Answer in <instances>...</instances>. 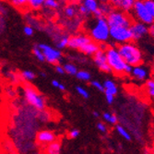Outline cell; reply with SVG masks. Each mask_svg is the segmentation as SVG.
Returning <instances> with one entry per match:
<instances>
[{"instance_id": "obj_1", "label": "cell", "mask_w": 154, "mask_h": 154, "mask_svg": "<svg viewBox=\"0 0 154 154\" xmlns=\"http://www.w3.org/2000/svg\"><path fill=\"white\" fill-rule=\"evenodd\" d=\"M82 28L92 41L99 45L106 44L110 40V26L105 17L87 18Z\"/></svg>"}, {"instance_id": "obj_2", "label": "cell", "mask_w": 154, "mask_h": 154, "mask_svg": "<svg viewBox=\"0 0 154 154\" xmlns=\"http://www.w3.org/2000/svg\"><path fill=\"white\" fill-rule=\"evenodd\" d=\"M104 50L106 53L107 61L109 66L111 67L112 73L117 77L130 75L132 66L125 63V61L123 59L121 54H119L116 46L107 45Z\"/></svg>"}, {"instance_id": "obj_3", "label": "cell", "mask_w": 154, "mask_h": 154, "mask_svg": "<svg viewBox=\"0 0 154 154\" xmlns=\"http://www.w3.org/2000/svg\"><path fill=\"white\" fill-rule=\"evenodd\" d=\"M117 50L125 63L131 66L143 64L144 54L141 49L138 47L136 42L130 41L128 43L118 45Z\"/></svg>"}, {"instance_id": "obj_4", "label": "cell", "mask_w": 154, "mask_h": 154, "mask_svg": "<svg viewBox=\"0 0 154 154\" xmlns=\"http://www.w3.org/2000/svg\"><path fill=\"white\" fill-rule=\"evenodd\" d=\"M24 100L27 104L37 109L44 110L46 108L45 98L29 82H25L22 86Z\"/></svg>"}, {"instance_id": "obj_5", "label": "cell", "mask_w": 154, "mask_h": 154, "mask_svg": "<svg viewBox=\"0 0 154 154\" xmlns=\"http://www.w3.org/2000/svg\"><path fill=\"white\" fill-rule=\"evenodd\" d=\"M110 27H130L134 21L130 12L114 8L105 17Z\"/></svg>"}, {"instance_id": "obj_6", "label": "cell", "mask_w": 154, "mask_h": 154, "mask_svg": "<svg viewBox=\"0 0 154 154\" xmlns=\"http://www.w3.org/2000/svg\"><path fill=\"white\" fill-rule=\"evenodd\" d=\"M130 14L134 20L145 23L147 25H149L154 21L150 14L149 13L143 0H136L130 11Z\"/></svg>"}, {"instance_id": "obj_7", "label": "cell", "mask_w": 154, "mask_h": 154, "mask_svg": "<svg viewBox=\"0 0 154 154\" xmlns=\"http://www.w3.org/2000/svg\"><path fill=\"white\" fill-rule=\"evenodd\" d=\"M110 40L116 45L133 41L129 27H110Z\"/></svg>"}, {"instance_id": "obj_8", "label": "cell", "mask_w": 154, "mask_h": 154, "mask_svg": "<svg viewBox=\"0 0 154 154\" xmlns=\"http://www.w3.org/2000/svg\"><path fill=\"white\" fill-rule=\"evenodd\" d=\"M37 45L40 47L42 51H43L45 57V62L51 65H54V66L60 64L63 58V54L61 50L57 49V47H53L46 44H39Z\"/></svg>"}, {"instance_id": "obj_9", "label": "cell", "mask_w": 154, "mask_h": 154, "mask_svg": "<svg viewBox=\"0 0 154 154\" xmlns=\"http://www.w3.org/2000/svg\"><path fill=\"white\" fill-rule=\"evenodd\" d=\"M91 41V37L85 32H78L70 34L67 47L72 50H77L80 53L83 47L88 43H90Z\"/></svg>"}, {"instance_id": "obj_10", "label": "cell", "mask_w": 154, "mask_h": 154, "mask_svg": "<svg viewBox=\"0 0 154 154\" xmlns=\"http://www.w3.org/2000/svg\"><path fill=\"white\" fill-rule=\"evenodd\" d=\"M129 29L131 31L132 39L134 42H138L142 40L145 36L149 35V25L134 20L130 25Z\"/></svg>"}, {"instance_id": "obj_11", "label": "cell", "mask_w": 154, "mask_h": 154, "mask_svg": "<svg viewBox=\"0 0 154 154\" xmlns=\"http://www.w3.org/2000/svg\"><path fill=\"white\" fill-rule=\"evenodd\" d=\"M92 60L96 66L99 68V70L104 73H112L111 67L109 66L107 57H106V53L104 49L100 48L93 55H92Z\"/></svg>"}, {"instance_id": "obj_12", "label": "cell", "mask_w": 154, "mask_h": 154, "mask_svg": "<svg viewBox=\"0 0 154 154\" xmlns=\"http://www.w3.org/2000/svg\"><path fill=\"white\" fill-rule=\"evenodd\" d=\"M57 135L54 131L51 130H41L38 131L35 135V145L37 148L42 149L45 147L46 145L50 144L54 140L57 139Z\"/></svg>"}, {"instance_id": "obj_13", "label": "cell", "mask_w": 154, "mask_h": 154, "mask_svg": "<svg viewBox=\"0 0 154 154\" xmlns=\"http://www.w3.org/2000/svg\"><path fill=\"white\" fill-rule=\"evenodd\" d=\"M130 76L134 79H136L137 81L143 82V81H146L149 78L151 77V72H150L149 68L147 66H145L143 64H140V65L132 66V70H131Z\"/></svg>"}, {"instance_id": "obj_14", "label": "cell", "mask_w": 154, "mask_h": 154, "mask_svg": "<svg viewBox=\"0 0 154 154\" xmlns=\"http://www.w3.org/2000/svg\"><path fill=\"white\" fill-rule=\"evenodd\" d=\"M24 20L28 25L32 26L34 30H37L40 32L45 30V22L40 17L35 15V14L30 12V10H28L24 13Z\"/></svg>"}, {"instance_id": "obj_15", "label": "cell", "mask_w": 154, "mask_h": 154, "mask_svg": "<svg viewBox=\"0 0 154 154\" xmlns=\"http://www.w3.org/2000/svg\"><path fill=\"white\" fill-rule=\"evenodd\" d=\"M62 9V18L63 19H74L78 17L79 14V3L68 0L66 3L63 6Z\"/></svg>"}, {"instance_id": "obj_16", "label": "cell", "mask_w": 154, "mask_h": 154, "mask_svg": "<svg viewBox=\"0 0 154 154\" xmlns=\"http://www.w3.org/2000/svg\"><path fill=\"white\" fill-rule=\"evenodd\" d=\"M61 146H62V139L57 137L55 140L46 145L45 147L40 149V153L41 154H60Z\"/></svg>"}, {"instance_id": "obj_17", "label": "cell", "mask_w": 154, "mask_h": 154, "mask_svg": "<svg viewBox=\"0 0 154 154\" xmlns=\"http://www.w3.org/2000/svg\"><path fill=\"white\" fill-rule=\"evenodd\" d=\"M136 0H110V4L114 8L120 9L125 12H130Z\"/></svg>"}, {"instance_id": "obj_18", "label": "cell", "mask_w": 154, "mask_h": 154, "mask_svg": "<svg viewBox=\"0 0 154 154\" xmlns=\"http://www.w3.org/2000/svg\"><path fill=\"white\" fill-rule=\"evenodd\" d=\"M103 87L104 94H110L115 97L118 94V86L113 79H105L103 81Z\"/></svg>"}, {"instance_id": "obj_19", "label": "cell", "mask_w": 154, "mask_h": 154, "mask_svg": "<svg viewBox=\"0 0 154 154\" xmlns=\"http://www.w3.org/2000/svg\"><path fill=\"white\" fill-rule=\"evenodd\" d=\"M66 3V0H45L44 4V8L57 11L63 8V6Z\"/></svg>"}, {"instance_id": "obj_20", "label": "cell", "mask_w": 154, "mask_h": 154, "mask_svg": "<svg viewBox=\"0 0 154 154\" xmlns=\"http://www.w3.org/2000/svg\"><path fill=\"white\" fill-rule=\"evenodd\" d=\"M82 4L85 6L91 16H94L95 13L99 10L100 3L98 0H85L84 2H82Z\"/></svg>"}, {"instance_id": "obj_21", "label": "cell", "mask_w": 154, "mask_h": 154, "mask_svg": "<svg viewBox=\"0 0 154 154\" xmlns=\"http://www.w3.org/2000/svg\"><path fill=\"white\" fill-rule=\"evenodd\" d=\"M53 114L50 111L44 109V110H39L38 114H37V120L43 122V123H47L50 122L51 120H53Z\"/></svg>"}, {"instance_id": "obj_22", "label": "cell", "mask_w": 154, "mask_h": 154, "mask_svg": "<svg viewBox=\"0 0 154 154\" xmlns=\"http://www.w3.org/2000/svg\"><path fill=\"white\" fill-rule=\"evenodd\" d=\"M8 1L12 7L20 11L26 12L29 10V8H28V0H8Z\"/></svg>"}, {"instance_id": "obj_23", "label": "cell", "mask_w": 154, "mask_h": 154, "mask_svg": "<svg viewBox=\"0 0 154 154\" xmlns=\"http://www.w3.org/2000/svg\"><path fill=\"white\" fill-rule=\"evenodd\" d=\"M116 132L118 133V135L120 137H122L127 141H131V139H132L131 134H130V132L127 128L124 127L123 125L116 124Z\"/></svg>"}, {"instance_id": "obj_24", "label": "cell", "mask_w": 154, "mask_h": 154, "mask_svg": "<svg viewBox=\"0 0 154 154\" xmlns=\"http://www.w3.org/2000/svg\"><path fill=\"white\" fill-rule=\"evenodd\" d=\"M4 76L6 77V79L9 81V83L11 84H16L19 83L21 79H20V75L18 74L17 72L13 71V70H7L4 73Z\"/></svg>"}, {"instance_id": "obj_25", "label": "cell", "mask_w": 154, "mask_h": 154, "mask_svg": "<svg viewBox=\"0 0 154 154\" xmlns=\"http://www.w3.org/2000/svg\"><path fill=\"white\" fill-rule=\"evenodd\" d=\"M45 0H28V8L29 10L37 11L44 7Z\"/></svg>"}, {"instance_id": "obj_26", "label": "cell", "mask_w": 154, "mask_h": 154, "mask_svg": "<svg viewBox=\"0 0 154 154\" xmlns=\"http://www.w3.org/2000/svg\"><path fill=\"white\" fill-rule=\"evenodd\" d=\"M102 117L106 123H108L110 125H116V124H118L119 119L116 114H112V113H109V112H105V113H103L102 115Z\"/></svg>"}, {"instance_id": "obj_27", "label": "cell", "mask_w": 154, "mask_h": 154, "mask_svg": "<svg viewBox=\"0 0 154 154\" xmlns=\"http://www.w3.org/2000/svg\"><path fill=\"white\" fill-rule=\"evenodd\" d=\"M145 88L148 95L154 100V79L151 77L145 81Z\"/></svg>"}, {"instance_id": "obj_28", "label": "cell", "mask_w": 154, "mask_h": 154, "mask_svg": "<svg viewBox=\"0 0 154 154\" xmlns=\"http://www.w3.org/2000/svg\"><path fill=\"white\" fill-rule=\"evenodd\" d=\"M21 80H24L26 82H31L35 79L36 74L32 71V70H23L22 72L20 73Z\"/></svg>"}, {"instance_id": "obj_29", "label": "cell", "mask_w": 154, "mask_h": 154, "mask_svg": "<svg viewBox=\"0 0 154 154\" xmlns=\"http://www.w3.org/2000/svg\"><path fill=\"white\" fill-rule=\"evenodd\" d=\"M76 78L79 80L81 81H91V75L89 71L85 70V69H81V70H78L77 74H76Z\"/></svg>"}, {"instance_id": "obj_30", "label": "cell", "mask_w": 154, "mask_h": 154, "mask_svg": "<svg viewBox=\"0 0 154 154\" xmlns=\"http://www.w3.org/2000/svg\"><path fill=\"white\" fill-rule=\"evenodd\" d=\"M63 66L65 69V72L70 76H76V74L79 70L77 66L73 63H66Z\"/></svg>"}, {"instance_id": "obj_31", "label": "cell", "mask_w": 154, "mask_h": 154, "mask_svg": "<svg viewBox=\"0 0 154 154\" xmlns=\"http://www.w3.org/2000/svg\"><path fill=\"white\" fill-rule=\"evenodd\" d=\"M113 9H114V8L110 3H100L99 10H100L103 17H106Z\"/></svg>"}, {"instance_id": "obj_32", "label": "cell", "mask_w": 154, "mask_h": 154, "mask_svg": "<svg viewBox=\"0 0 154 154\" xmlns=\"http://www.w3.org/2000/svg\"><path fill=\"white\" fill-rule=\"evenodd\" d=\"M32 54H33V55H34L35 58L38 61H40V62H45V54H44L43 51L40 49V47L37 45L33 46V48H32Z\"/></svg>"}, {"instance_id": "obj_33", "label": "cell", "mask_w": 154, "mask_h": 154, "mask_svg": "<svg viewBox=\"0 0 154 154\" xmlns=\"http://www.w3.org/2000/svg\"><path fill=\"white\" fill-rule=\"evenodd\" d=\"M143 2L148 9L149 13L150 14V16L154 20V0H143Z\"/></svg>"}, {"instance_id": "obj_34", "label": "cell", "mask_w": 154, "mask_h": 154, "mask_svg": "<svg viewBox=\"0 0 154 154\" xmlns=\"http://www.w3.org/2000/svg\"><path fill=\"white\" fill-rule=\"evenodd\" d=\"M76 91L78 92V94L82 97L83 99H89L90 98V93L89 91L85 89V88H83L82 86H77L76 87Z\"/></svg>"}, {"instance_id": "obj_35", "label": "cell", "mask_w": 154, "mask_h": 154, "mask_svg": "<svg viewBox=\"0 0 154 154\" xmlns=\"http://www.w3.org/2000/svg\"><path fill=\"white\" fill-rule=\"evenodd\" d=\"M91 86L92 88H94L95 90L101 91V92H103L104 91L103 83H102L99 80H91Z\"/></svg>"}, {"instance_id": "obj_36", "label": "cell", "mask_w": 154, "mask_h": 154, "mask_svg": "<svg viewBox=\"0 0 154 154\" xmlns=\"http://www.w3.org/2000/svg\"><path fill=\"white\" fill-rule=\"evenodd\" d=\"M5 92H6V94H7V96L8 97V98H15L16 97V89L14 88L13 86H8V87H6V89H5Z\"/></svg>"}, {"instance_id": "obj_37", "label": "cell", "mask_w": 154, "mask_h": 154, "mask_svg": "<svg viewBox=\"0 0 154 154\" xmlns=\"http://www.w3.org/2000/svg\"><path fill=\"white\" fill-rule=\"evenodd\" d=\"M7 20L5 16H1L0 15V36H1L5 30H6V26H7Z\"/></svg>"}, {"instance_id": "obj_38", "label": "cell", "mask_w": 154, "mask_h": 154, "mask_svg": "<svg viewBox=\"0 0 154 154\" xmlns=\"http://www.w3.org/2000/svg\"><path fill=\"white\" fill-rule=\"evenodd\" d=\"M34 29L32 27V26H30V25H28V24H26L25 26H24V28H23V32H24V34L25 35H27V36H32L33 35V33H34Z\"/></svg>"}, {"instance_id": "obj_39", "label": "cell", "mask_w": 154, "mask_h": 154, "mask_svg": "<svg viewBox=\"0 0 154 154\" xmlns=\"http://www.w3.org/2000/svg\"><path fill=\"white\" fill-rule=\"evenodd\" d=\"M96 127H97V129L99 130L101 133H103V134H106L107 131H108L107 125L103 122H98L97 125H96Z\"/></svg>"}, {"instance_id": "obj_40", "label": "cell", "mask_w": 154, "mask_h": 154, "mask_svg": "<svg viewBox=\"0 0 154 154\" xmlns=\"http://www.w3.org/2000/svg\"><path fill=\"white\" fill-rule=\"evenodd\" d=\"M52 85H53L54 88H57V89H58V90H60V91H66V87H65L64 84H62L61 82H59V81L57 80V79L52 80Z\"/></svg>"}, {"instance_id": "obj_41", "label": "cell", "mask_w": 154, "mask_h": 154, "mask_svg": "<svg viewBox=\"0 0 154 154\" xmlns=\"http://www.w3.org/2000/svg\"><path fill=\"white\" fill-rule=\"evenodd\" d=\"M79 136V129H72L67 133V137L70 139H74Z\"/></svg>"}, {"instance_id": "obj_42", "label": "cell", "mask_w": 154, "mask_h": 154, "mask_svg": "<svg viewBox=\"0 0 154 154\" xmlns=\"http://www.w3.org/2000/svg\"><path fill=\"white\" fill-rule=\"evenodd\" d=\"M55 71H57L58 74L60 75H63L65 74V69H64V66L60 64H57V65H55Z\"/></svg>"}, {"instance_id": "obj_43", "label": "cell", "mask_w": 154, "mask_h": 154, "mask_svg": "<svg viewBox=\"0 0 154 154\" xmlns=\"http://www.w3.org/2000/svg\"><path fill=\"white\" fill-rule=\"evenodd\" d=\"M0 15L5 16V17L8 15V8L5 7L4 4H2L1 6H0Z\"/></svg>"}, {"instance_id": "obj_44", "label": "cell", "mask_w": 154, "mask_h": 154, "mask_svg": "<svg viewBox=\"0 0 154 154\" xmlns=\"http://www.w3.org/2000/svg\"><path fill=\"white\" fill-rule=\"evenodd\" d=\"M149 35L154 39V21L149 25Z\"/></svg>"}, {"instance_id": "obj_45", "label": "cell", "mask_w": 154, "mask_h": 154, "mask_svg": "<svg viewBox=\"0 0 154 154\" xmlns=\"http://www.w3.org/2000/svg\"><path fill=\"white\" fill-rule=\"evenodd\" d=\"M92 115H93V116L96 117V118H99V117H100V114L98 113V112H93Z\"/></svg>"}, {"instance_id": "obj_46", "label": "cell", "mask_w": 154, "mask_h": 154, "mask_svg": "<svg viewBox=\"0 0 154 154\" xmlns=\"http://www.w3.org/2000/svg\"><path fill=\"white\" fill-rule=\"evenodd\" d=\"M99 3H109L110 0H98Z\"/></svg>"}, {"instance_id": "obj_47", "label": "cell", "mask_w": 154, "mask_h": 154, "mask_svg": "<svg viewBox=\"0 0 154 154\" xmlns=\"http://www.w3.org/2000/svg\"><path fill=\"white\" fill-rule=\"evenodd\" d=\"M71 1H74V2H77V3H82V2L85 1V0H71Z\"/></svg>"}, {"instance_id": "obj_48", "label": "cell", "mask_w": 154, "mask_h": 154, "mask_svg": "<svg viewBox=\"0 0 154 154\" xmlns=\"http://www.w3.org/2000/svg\"><path fill=\"white\" fill-rule=\"evenodd\" d=\"M40 74H41V76H42V77H45V76H46L45 72H41Z\"/></svg>"}, {"instance_id": "obj_49", "label": "cell", "mask_w": 154, "mask_h": 154, "mask_svg": "<svg viewBox=\"0 0 154 154\" xmlns=\"http://www.w3.org/2000/svg\"><path fill=\"white\" fill-rule=\"evenodd\" d=\"M143 154H150V153H149V151H148V150H145V151L143 152Z\"/></svg>"}, {"instance_id": "obj_50", "label": "cell", "mask_w": 154, "mask_h": 154, "mask_svg": "<svg viewBox=\"0 0 154 154\" xmlns=\"http://www.w3.org/2000/svg\"><path fill=\"white\" fill-rule=\"evenodd\" d=\"M151 78H152V79H154V70H153V71L151 72Z\"/></svg>"}, {"instance_id": "obj_51", "label": "cell", "mask_w": 154, "mask_h": 154, "mask_svg": "<svg viewBox=\"0 0 154 154\" xmlns=\"http://www.w3.org/2000/svg\"><path fill=\"white\" fill-rule=\"evenodd\" d=\"M0 154H3V149H2L1 146H0Z\"/></svg>"}, {"instance_id": "obj_52", "label": "cell", "mask_w": 154, "mask_h": 154, "mask_svg": "<svg viewBox=\"0 0 154 154\" xmlns=\"http://www.w3.org/2000/svg\"><path fill=\"white\" fill-rule=\"evenodd\" d=\"M2 4H3V2H2V1H1V0H0V6H1V5H2Z\"/></svg>"}, {"instance_id": "obj_53", "label": "cell", "mask_w": 154, "mask_h": 154, "mask_svg": "<svg viewBox=\"0 0 154 154\" xmlns=\"http://www.w3.org/2000/svg\"><path fill=\"white\" fill-rule=\"evenodd\" d=\"M33 154H37V153H33Z\"/></svg>"}]
</instances>
